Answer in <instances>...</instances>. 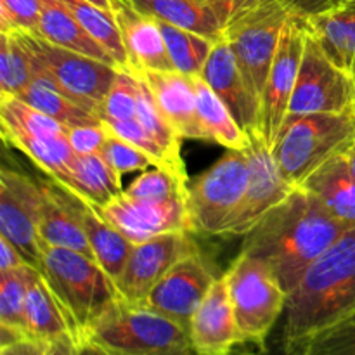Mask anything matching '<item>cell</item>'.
<instances>
[{
	"label": "cell",
	"mask_w": 355,
	"mask_h": 355,
	"mask_svg": "<svg viewBox=\"0 0 355 355\" xmlns=\"http://www.w3.org/2000/svg\"><path fill=\"white\" fill-rule=\"evenodd\" d=\"M347 231L315 194L297 186L246 232L241 253L262 260L290 297L315 260Z\"/></svg>",
	"instance_id": "6da1fadb"
},
{
	"label": "cell",
	"mask_w": 355,
	"mask_h": 355,
	"mask_svg": "<svg viewBox=\"0 0 355 355\" xmlns=\"http://www.w3.org/2000/svg\"><path fill=\"white\" fill-rule=\"evenodd\" d=\"M355 311V227L336 239L286 300L283 345Z\"/></svg>",
	"instance_id": "7a4b0ae2"
},
{
	"label": "cell",
	"mask_w": 355,
	"mask_h": 355,
	"mask_svg": "<svg viewBox=\"0 0 355 355\" xmlns=\"http://www.w3.org/2000/svg\"><path fill=\"white\" fill-rule=\"evenodd\" d=\"M80 352L180 355L193 352L189 331L159 312L118 297L80 333Z\"/></svg>",
	"instance_id": "3957f363"
},
{
	"label": "cell",
	"mask_w": 355,
	"mask_h": 355,
	"mask_svg": "<svg viewBox=\"0 0 355 355\" xmlns=\"http://www.w3.org/2000/svg\"><path fill=\"white\" fill-rule=\"evenodd\" d=\"M355 141V110L309 113L284 120L272 155L284 179L300 186L329 159L345 155Z\"/></svg>",
	"instance_id": "277c9868"
},
{
	"label": "cell",
	"mask_w": 355,
	"mask_h": 355,
	"mask_svg": "<svg viewBox=\"0 0 355 355\" xmlns=\"http://www.w3.org/2000/svg\"><path fill=\"white\" fill-rule=\"evenodd\" d=\"M290 17L291 10L283 0H250L229 17L224 26L222 37L231 45L259 106Z\"/></svg>",
	"instance_id": "5b68a950"
},
{
	"label": "cell",
	"mask_w": 355,
	"mask_h": 355,
	"mask_svg": "<svg viewBox=\"0 0 355 355\" xmlns=\"http://www.w3.org/2000/svg\"><path fill=\"white\" fill-rule=\"evenodd\" d=\"M40 272L80 333L120 297L97 260L75 250L44 245Z\"/></svg>",
	"instance_id": "8992f818"
},
{
	"label": "cell",
	"mask_w": 355,
	"mask_h": 355,
	"mask_svg": "<svg viewBox=\"0 0 355 355\" xmlns=\"http://www.w3.org/2000/svg\"><path fill=\"white\" fill-rule=\"evenodd\" d=\"M250 182L245 149H227L189 186L187 211L191 232L224 236L238 211Z\"/></svg>",
	"instance_id": "52a82bcc"
},
{
	"label": "cell",
	"mask_w": 355,
	"mask_h": 355,
	"mask_svg": "<svg viewBox=\"0 0 355 355\" xmlns=\"http://www.w3.org/2000/svg\"><path fill=\"white\" fill-rule=\"evenodd\" d=\"M26 51L47 69L62 94L99 118L101 104L118 75V66L59 47L33 31L14 30Z\"/></svg>",
	"instance_id": "ba28073f"
},
{
	"label": "cell",
	"mask_w": 355,
	"mask_h": 355,
	"mask_svg": "<svg viewBox=\"0 0 355 355\" xmlns=\"http://www.w3.org/2000/svg\"><path fill=\"white\" fill-rule=\"evenodd\" d=\"M225 277L243 343L263 345L277 318L286 309L288 295L262 260L241 252Z\"/></svg>",
	"instance_id": "9c48e42d"
},
{
	"label": "cell",
	"mask_w": 355,
	"mask_h": 355,
	"mask_svg": "<svg viewBox=\"0 0 355 355\" xmlns=\"http://www.w3.org/2000/svg\"><path fill=\"white\" fill-rule=\"evenodd\" d=\"M354 110V76L340 68L307 30L286 120L309 113H340Z\"/></svg>",
	"instance_id": "30bf717a"
},
{
	"label": "cell",
	"mask_w": 355,
	"mask_h": 355,
	"mask_svg": "<svg viewBox=\"0 0 355 355\" xmlns=\"http://www.w3.org/2000/svg\"><path fill=\"white\" fill-rule=\"evenodd\" d=\"M44 186L17 170L3 166L0 172V234L6 236L37 269H40L44 243L40 239V217Z\"/></svg>",
	"instance_id": "8fae6325"
},
{
	"label": "cell",
	"mask_w": 355,
	"mask_h": 355,
	"mask_svg": "<svg viewBox=\"0 0 355 355\" xmlns=\"http://www.w3.org/2000/svg\"><path fill=\"white\" fill-rule=\"evenodd\" d=\"M305 35H307V26L304 19L297 14H291L281 35L260 101L259 130L269 148L274 146L286 120L291 96L297 85L302 54H304Z\"/></svg>",
	"instance_id": "7c38bea8"
},
{
	"label": "cell",
	"mask_w": 355,
	"mask_h": 355,
	"mask_svg": "<svg viewBox=\"0 0 355 355\" xmlns=\"http://www.w3.org/2000/svg\"><path fill=\"white\" fill-rule=\"evenodd\" d=\"M246 158L250 166V182L238 211L229 222L224 236H245L270 208L279 205L297 186L288 182L281 173L272 148L263 141L259 128L246 132Z\"/></svg>",
	"instance_id": "4fadbf2b"
},
{
	"label": "cell",
	"mask_w": 355,
	"mask_h": 355,
	"mask_svg": "<svg viewBox=\"0 0 355 355\" xmlns=\"http://www.w3.org/2000/svg\"><path fill=\"white\" fill-rule=\"evenodd\" d=\"M191 231H172L135 243L123 272L114 284L128 302L142 304L159 279L186 257L198 253Z\"/></svg>",
	"instance_id": "5bb4252c"
},
{
	"label": "cell",
	"mask_w": 355,
	"mask_h": 355,
	"mask_svg": "<svg viewBox=\"0 0 355 355\" xmlns=\"http://www.w3.org/2000/svg\"><path fill=\"white\" fill-rule=\"evenodd\" d=\"M217 277L198 252L177 262L156 283L142 304L189 331L194 312L205 300Z\"/></svg>",
	"instance_id": "9a60e30c"
},
{
	"label": "cell",
	"mask_w": 355,
	"mask_h": 355,
	"mask_svg": "<svg viewBox=\"0 0 355 355\" xmlns=\"http://www.w3.org/2000/svg\"><path fill=\"white\" fill-rule=\"evenodd\" d=\"M97 211L134 243H142L163 232L191 231L187 198L182 196L139 200L123 191Z\"/></svg>",
	"instance_id": "2e32d148"
},
{
	"label": "cell",
	"mask_w": 355,
	"mask_h": 355,
	"mask_svg": "<svg viewBox=\"0 0 355 355\" xmlns=\"http://www.w3.org/2000/svg\"><path fill=\"white\" fill-rule=\"evenodd\" d=\"M26 324L35 355H75L80 331L38 270L26 295Z\"/></svg>",
	"instance_id": "e0dca14e"
},
{
	"label": "cell",
	"mask_w": 355,
	"mask_h": 355,
	"mask_svg": "<svg viewBox=\"0 0 355 355\" xmlns=\"http://www.w3.org/2000/svg\"><path fill=\"white\" fill-rule=\"evenodd\" d=\"M333 62L355 75V0H283Z\"/></svg>",
	"instance_id": "ac0fdd59"
},
{
	"label": "cell",
	"mask_w": 355,
	"mask_h": 355,
	"mask_svg": "<svg viewBox=\"0 0 355 355\" xmlns=\"http://www.w3.org/2000/svg\"><path fill=\"white\" fill-rule=\"evenodd\" d=\"M189 338L193 352L200 355H225L232 352L238 343H243L225 274L215 279L214 286L194 312Z\"/></svg>",
	"instance_id": "d6986e66"
},
{
	"label": "cell",
	"mask_w": 355,
	"mask_h": 355,
	"mask_svg": "<svg viewBox=\"0 0 355 355\" xmlns=\"http://www.w3.org/2000/svg\"><path fill=\"white\" fill-rule=\"evenodd\" d=\"M200 76L224 101L243 130L250 132L259 128L260 106L243 76L231 45L224 37L215 42Z\"/></svg>",
	"instance_id": "ffe728a7"
},
{
	"label": "cell",
	"mask_w": 355,
	"mask_h": 355,
	"mask_svg": "<svg viewBox=\"0 0 355 355\" xmlns=\"http://www.w3.org/2000/svg\"><path fill=\"white\" fill-rule=\"evenodd\" d=\"M135 73H139L148 83L158 107L180 137L208 141L207 130L203 128L198 113L194 76L177 69H168V71L146 69Z\"/></svg>",
	"instance_id": "44dd1931"
},
{
	"label": "cell",
	"mask_w": 355,
	"mask_h": 355,
	"mask_svg": "<svg viewBox=\"0 0 355 355\" xmlns=\"http://www.w3.org/2000/svg\"><path fill=\"white\" fill-rule=\"evenodd\" d=\"M113 12L127 51L128 68L132 71L175 69L155 17L135 10L127 0H113Z\"/></svg>",
	"instance_id": "7402d4cb"
},
{
	"label": "cell",
	"mask_w": 355,
	"mask_h": 355,
	"mask_svg": "<svg viewBox=\"0 0 355 355\" xmlns=\"http://www.w3.org/2000/svg\"><path fill=\"white\" fill-rule=\"evenodd\" d=\"M31 263L0 272V354L35 355L28 335L26 295L31 281L37 276Z\"/></svg>",
	"instance_id": "603a6c76"
},
{
	"label": "cell",
	"mask_w": 355,
	"mask_h": 355,
	"mask_svg": "<svg viewBox=\"0 0 355 355\" xmlns=\"http://www.w3.org/2000/svg\"><path fill=\"white\" fill-rule=\"evenodd\" d=\"M40 182L44 186V207H42L40 227H38L42 243L75 250L96 260L76 214L73 194L54 179H40Z\"/></svg>",
	"instance_id": "cb8c5ba5"
},
{
	"label": "cell",
	"mask_w": 355,
	"mask_h": 355,
	"mask_svg": "<svg viewBox=\"0 0 355 355\" xmlns=\"http://www.w3.org/2000/svg\"><path fill=\"white\" fill-rule=\"evenodd\" d=\"M73 203H75L76 214H78L97 263L103 267L104 272L111 279L116 281L130 259L135 243L130 241L123 232L118 231L113 224H110L92 205L80 200L75 194H73Z\"/></svg>",
	"instance_id": "d4e9b609"
},
{
	"label": "cell",
	"mask_w": 355,
	"mask_h": 355,
	"mask_svg": "<svg viewBox=\"0 0 355 355\" xmlns=\"http://www.w3.org/2000/svg\"><path fill=\"white\" fill-rule=\"evenodd\" d=\"M347 227H355V172L345 155L329 159L300 184Z\"/></svg>",
	"instance_id": "484cf974"
},
{
	"label": "cell",
	"mask_w": 355,
	"mask_h": 355,
	"mask_svg": "<svg viewBox=\"0 0 355 355\" xmlns=\"http://www.w3.org/2000/svg\"><path fill=\"white\" fill-rule=\"evenodd\" d=\"M59 184L80 200L92 205L96 210L106 207L125 191L121 186V175L107 163L103 153L76 155L71 170Z\"/></svg>",
	"instance_id": "4316f807"
},
{
	"label": "cell",
	"mask_w": 355,
	"mask_h": 355,
	"mask_svg": "<svg viewBox=\"0 0 355 355\" xmlns=\"http://www.w3.org/2000/svg\"><path fill=\"white\" fill-rule=\"evenodd\" d=\"M135 10L158 21L220 40L224 21L208 0H127Z\"/></svg>",
	"instance_id": "83f0119b"
},
{
	"label": "cell",
	"mask_w": 355,
	"mask_h": 355,
	"mask_svg": "<svg viewBox=\"0 0 355 355\" xmlns=\"http://www.w3.org/2000/svg\"><path fill=\"white\" fill-rule=\"evenodd\" d=\"M37 33L59 47L82 52L107 64L118 66L113 55L96 38L90 37L89 31L80 24L75 14L61 0H42V17Z\"/></svg>",
	"instance_id": "f1b7e54d"
},
{
	"label": "cell",
	"mask_w": 355,
	"mask_h": 355,
	"mask_svg": "<svg viewBox=\"0 0 355 355\" xmlns=\"http://www.w3.org/2000/svg\"><path fill=\"white\" fill-rule=\"evenodd\" d=\"M2 137L7 144L23 151L55 182H62L75 163L76 153L69 144L68 134L40 135L2 127Z\"/></svg>",
	"instance_id": "f546056e"
},
{
	"label": "cell",
	"mask_w": 355,
	"mask_h": 355,
	"mask_svg": "<svg viewBox=\"0 0 355 355\" xmlns=\"http://www.w3.org/2000/svg\"><path fill=\"white\" fill-rule=\"evenodd\" d=\"M194 89H196L198 113L203 128L207 130L208 141L217 142L227 149H245L248 135L239 127L224 101L201 76H194Z\"/></svg>",
	"instance_id": "4dcf8cb0"
},
{
	"label": "cell",
	"mask_w": 355,
	"mask_h": 355,
	"mask_svg": "<svg viewBox=\"0 0 355 355\" xmlns=\"http://www.w3.org/2000/svg\"><path fill=\"white\" fill-rule=\"evenodd\" d=\"M16 97L23 99L30 106L37 107L47 116L54 118L64 127H78V125L99 123V118L78 103L69 99L66 94H62L52 83L44 82V80H33L26 89L21 90Z\"/></svg>",
	"instance_id": "1f68e13d"
},
{
	"label": "cell",
	"mask_w": 355,
	"mask_h": 355,
	"mask_svg": "<svg viewBox=\"0 0 355 355\" xmlns=\"http://www.w3.org/2000/svg\"><path fill=\"white\" fill-rule=\"evenodd\" d=\"M61 2L75 14L90 37L96 38L113 55L120 68H128L127 51L113 10L103 9L89 0H61Z\"/></svg>",
	"instance_id": "d6a6232c"
},
{
	"label": "cell",
	"mask_w": 355,
	"mask_h": 355,
	"mask_svg": "<svg viewBox=\"0 0 355 355\" xmlns=\"http://www.w3.org/2000/svg\"><path fill=\"white\" fill-rule=\"evenodd\" d=\"M158 21V19H156ZM173 68L191 76H200L215 42L196 31L184 30L173 24L158 21Z\"/></svg>",
	"instance_id": "836d02e7"
},
{
	"label": "cell",
	"mask_w": 355,
	"mask_h": 355,
	"mask_svg": "<svg viewBox=\"0 0 355 355\" xmlns=\"http://www.w3.org/2000/svg\"><path fill=\"white\" fill-rule=\"evenodd\" d=\"M293 355H355V311L326 328L283 345Z\"/></svg>",
	"instance_id": "e575fe53"
},
{
	"label": "cell",
	"mask_w": 355,
	"mask_h": 355,
	"mask_svg": "<svg viewBox=\"0 0 355 355\" xmlns=\"http://www.w3.org/2000/svg\"><path fill=\"white\" fill-rule=\"evenodd\" d=\"M139 76V101H137V120L141 121L142 127L149 132L153 139L158 142L163 148V151L166 153L168 159L172 162V165L175 166L177 172H180L182 175H187L186 166H184L182 153H180V137L175 132V128L168 123V120L165 118V114L162 113V110L156 104L155 97H153L151 90H149L148 83L144 82L141 75Z\"/></svg>",
	"instance_id": "d590c367"
},
{
	"label": "cell",
	"mask_w": 355,
	"mask_h": 355,
	"mask_svg": "<svg viewBox=\"0 0 355 355\" xmlns=\"http://www.w3.org/2000/svg\"><path fill=\"white\" fill-rule=\"evenodd\" d=\"M33 82V66L14 31L0 33V94L17 96Z\"/></svg>",
	"instance_id": "8d00e7d4"
},
{
	"label": "cell",
	"mask_w": 355,
	"mask_h": 355,
	"mask_svg": "<svg viewBox=\"0 0 355 355\" xmlns=\"http://www.w3.org/2000/svg\"><path fill=\"white\" fill-rule=\"evenodd\" d=\"M139 76L130 68H120L104 97L99 110V120H132L137 118Z\"/></svg>",
	"instance_id": "74e56055"
},
{
	"label": "cell",
	"mask_w": 355,
	"mask_h": 355,
	"mask_svg": "<svg viewBox=\"0 0 355 355\" xmlns=\"http://www.w3.org/2000/svg\"><path fill=\"white\" fill-rule=\"evenodd\" d=\"M189 180L182 179L172 170L162 166H151V170L141 173L128 187L125 194L139 200H170V198H187Z\"/></svg>",
	"instance_id": "f35d334b"
},
{
	"label": "cell",
	"mask_w": 355,
	"mask_h": 355,
	"mask_svg": "<svg viewBox=\"0 0 355 355\" xmlns=\"http://www.w3.org/2000/svg\"><path fill=\"white\" fill-rule=\"evenodd\" d=\"M101 153H103V156L107 159V163H110L120 175L156 166V162L148 155V153H144L142 149H139L137 146L125 141L123 137H120V135H116L111 130L110 134H107V139L106 142H104L103 151Z\"/></svg>",
	"instance_id": "ab89813d"
},
{
	"label": "cell",
	"mask_w": 355,
	"mask_h": 355,
	"mask_svg": "<svg viewBox=\"0 0 355 355\" xmlns=\"http://www.w3.org/2000/svg\"><path fill=\"white\" fill-rule=\"evenodd\" d=\"M101 121H104L111 132H114L116 135L123 137L125 141L132 142V144L137 146L139 149L148 153V155L156 162V166L172 170L173 173H177V175L182 177V179H187V175H182L180 172H177L175 166L172 165V162L168 159L166 153L163 151L162 146H159L151 135H149V132L142 127L141 121H139L137 118H132V120H101Z\"/></svg>",
	"instance_id": "60d3db41"
},
{
	"label": "cell",
	"mask_w": 355,
	"mask_h": 355,
	"mask_svg": "<svg viewBox=\"0 0 355 355\" xmlns=\"http://www.w3.org/2000/svg\"><path fill=\"white\" fill-rule=\"evenodd\" d=\"M42 0H0V33L35 31L40 26Z\"/></svg>",
	"instance_id": "b9f144b4"
},
{
	"label": "cell",
	"mask_w": 355,
	"mask_h": 355,
	"mask_svg": "<svg viewBox=\"0 0 355 355\" xmlns=\"http://www.w3.org/2000/svg\"><path fill=\"white\" fill-rule=\"evenodd\" d=\"M110 128L104 121L90 125H78V127L68 128V139L73 151L76 155H94L103 151Z\"/></svg>",
	"instance_id": "7bdbcfd3"
},
{
	"label": "cell",
	"mask_w": 355,
	"mask_h": 355,
	"mask_svg": "<svg viewBox=\"0 0 355 355\" xmlns=\"http://www.w3.org/2000/svg\"><path fill=\"white\" fill-rule=\"evenodd\" d=\"M24 263L30 262H26L23 253H21L6 236L0 234V272L17 269V267L24 266Z\"/></svg>",
	"instance_id": "ee69618b"
},
{
	"label": "cell",
	"mask_w": 355,
	"mask_h": 355,
	"mask_svg": "<svg viewBox=\"0 0 355 355\" xmlns=\"http://www.w3.org/2000/svg\"><path fill=\"white\" fill-rule=\"evenodd\" d=\"M208 2L214 6V9L217 10L218 16L222 17V21H224L225 24L229 21V17H231L239 7H243L246 2H250V0H208Z\"/></svg>",
	"instance_id": "f6af8a7d"
},
{
	"label": "cell",
	"mask_w": 355,
	"mask_h": 355,
	"mask_svg": "<svg viewBox=\"0 0 355 355\" xmlns=\"http://www.w3.org/2000/svg\"><path fill=\"white\" fill-rule=\"evenodd\" d=\"M89 2L96 3V6L103 7L106 10H113V0H89Z\"/></svg>",
	"instance_id": "bcb514c9"
},
{
	"label": "cell",
	"mask_w": 355,
	"mask_h": 355,
	"mask_svg": "<svg viewBox=\"0 0 355 355\" xmlns=\"http://www.w3.org/2000/svg\"><path fill=\"white\" fill-rule=\"evenodd\" d=\"M345 156H347V159H349V163H350V166H352V170L355 172V141H354V144L350 146L349 151L345 153Z\"/></svg>",
	"instance_id": "7dc6e473"
},
{
	"label": "cell",
	"mask_w": 355,
	"mask_h": 355,
	"mask_svg": "<svg viewBox=\"0 0 355 355\" xmlns=\"http://www.w3.org/2000/svg\"><path fill=\"white\" fill-rule=\"evenodd\" d=\"M354 76V110H355V75Z\"/></svg>",
	"instance_id": "c3c4849f"
}]
</instances>
